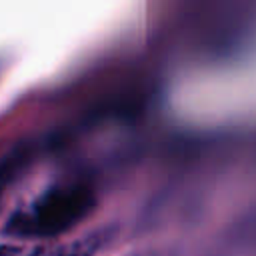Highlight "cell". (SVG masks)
I'll return each mask as SVG.
<instances>
[{
    "instance_id": "7a4b0ae2",
    "label": "cell",
    "mask_w": 256,
    "mask_h": 256,
    "mask_svg": "<svg viewBox=\"0 0 256 256\" xmlns=\"http://www.w3.org/2000/svg\"><path fill=\"white\" fill-rule=\"evenodd\" d=\"M96 244L92 240H76L58 246H0V256H92Z\"/></svg>"
},
{
    "instance_id": "6da1fadb",
    "label": "cell",
    "mask_w": 256,
    "mask_h": 256,
    "mask_svg": "<svg viewBox=\"0 0 256 256\" xmlns=\"http://www.w3.org/2000/svg\"><path fill=\"white\" fill-rule=\"evenodd\" d=\"M90 194L80 186L56 188L34 200L24 212L14 218L18 234H56L72 226L88 208Z\"/></svg>"
}]
</instances>
